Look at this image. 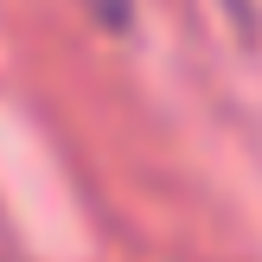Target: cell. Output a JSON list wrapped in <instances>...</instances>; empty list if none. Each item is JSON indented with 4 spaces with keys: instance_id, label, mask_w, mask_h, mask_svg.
I'll return each instance as SVG.
<instances>
[{
    "instance_id": "1",
    "label": "cell",
    "mask_w": 262,
    "mask_h": 262,
    "mask_svg": "<svg viewBox=\"0 0 262 262\" xmlns=\"http://www.w3.org/2000/svg\"><path fill=\"white\" fill-rule=\"evenodd\" d=\"M90 13H96L102 26H128V13H135V0H83Z\"/></svg>"
}]
</instances>
